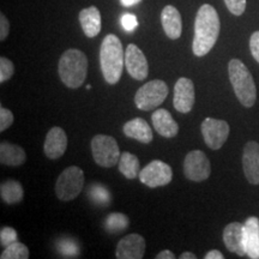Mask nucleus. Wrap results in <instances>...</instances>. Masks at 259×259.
Here are the masks:
<instances>
[{"label": "nucleus", "instance_id": "c9c22d12", "mask_svg": "<svg viewBox=\"0 0 259 259\" xmlns=\"http://www.w3.org/2000/svg\"><path fill=\"white\" fill-rule=\"evenodd\" d=\"M176 254L173 253L171 251H168V250H164V251H161L160 253L156 255V259H176Z\"/></svg>", "mask_w": 259, "mask_h": 259}, {"label": "nucleus", "instance_id": "9b49d317", "mask_svg": "<svg viewBox=\"0 0 259 259\" xmlns=\"http://www.w3.org/2000/svg\"><path fill=\"white\" fill-rule=\"evenodd\" d=\"M125 66L134 79L144 80L148 77L149 65L144 53L134 44H130L125 52Z\"/></svg>", "mask_w": 259, "mask_h": 259}, {"label": "nucleus", "instance_id": "a878e982", "mask_svg": "<svg viewBox=\"0 0 259 259\" xmlns=\"http://www.w3.org/2000/svg\"><path fill=\"white\" fill-rule=\"evenodd\" d=\"M29 255V250L28 247L24 244H21V242L16 241L14 244L6 246L4 252H3L0 258L2 259H28Z\"/></svg>", "mask_w": 259, "mask_h": 259}, {"label": "nucleus", "instance_id": "f704fd0d", "mask_svg": "<svg viewBox=\"0 0 259 259\" xmlns=\"http://www.w3.org/2000/svg\"><path fill=\"white\" fill-rule=\"evenodd\" d=\"M204 258L205 259H223L225 258V255H223L221 252L218 250H211L205 254V257Z\"/></svg>", "mask_w": 259, "mask_h": 259}, {"label": "nucleus", "instance_id": "f257e3e1", "mask_svg": "<svg viewBox=\"0 0 259 259\" xmlns=\"http://www.w3.org/2000/svg\"><path fill=\"white\" fill-rule=\"evenodd\" d=\"M220 17L215 8L204 4L197 12L194 21L192 51L196 57H204L212 50L220 35Z\"/></svg>", "mask_w": 259, "mask_h": 259}, {"label": "nucleus", "instance_id": "c85d7f7f", "mask_svg": "<svg viewBox=\"0 0 259 259\" xmlns=\"http://www.w3.org/2000/svg\"><path fill=\"white\" fill-rule=\"evenodd\" d=\"M17 241V232L11 227H3L0 231V244L4 247Z\"/></svg>", "mask_w": 259, "mask_h": 259}, {"label": "nucleus", "instance_id": "cd10ccee", "mask_svg": "<svg viewBox=\"0 0 259 259\" xmlns=\"http://www.w3.org/2000/svg\"><path fill=\"white\" fill-rule=\"evenodd\" d=\"M15 65L8 58H0V83H4L14 76Z\"/></svg>", "mask_w": 259, "mask_h": 259}, {"label": "nucleus", "instance_id": "5701e85b", "mask_svg": "<svg viewBox=\"0 0 259 259\" xmlns=\"http://www.w3.org/2000/svg\"><path fill=\"white\" fill-rule=\"evenodd\" d=\"M0 196L6 204L14 205L22 202L24 197V191L21 183L16 180H8L0 186Z\"/></svg>", "mask_w": 259, "mask_h": 259}, {"label": "nucleus", "instance_id": "e433bc0d", "mask_svg": "<svg viewBox=\"0 0 259 259\" xmlns=\"http://www.w3.org/2000/svg\"><path fill=\"white\" fill-rule=\"evenodd\" d=\"M121 4L126 6V8H130V6H135L137 5L138 3H141L142 0H120Z\"/></svg>", "mask_w": 259, "mask_h": 259}, {"label": "nucleus", "instance_id": "aec40b11", "mask_svg": "<svg viewBox=\"0 0 259 259\" xmlns=\"http://www.w3.org/2000/svg\"><path fill=\"white\" fill-rule=\"evenodd\" d=\"M122 131H124L126 137L136 139V141L144 144L151 143V141L154 139L150 126L142 118H135L126 122Z\"/></svg>", "mask_w": 259, "mask_h": 259}, {"label": "nucleus", "instance_id": "2f4dec72", "mask_svg": "<svg viewBox=\"0 0 259 259\" xmlns=\"http://www.w3.org/2000/svg\"><path fill=\"white\" fill-rule=\"evenodd\" d=\"M121 25L126 31H134L138 27V19L134 14H124L121 16Z\"/></svg>", "mask_w": 259, "mask_h": 259}, {"label": "nucleus", "instance_id": "ddd939ff", "mask_svg": "<svg viewBox=\"0 0 259 259\" xmlns=\"http://www.w3.org/2000/svg\"><path fill=\"white\" fill-rule=\"evenodd\" d=\"M147 242L139 234L126 235L116 246V258L118 259H142L144 257Z\"/></svg>", "mask_w": 259, "mask_h": 259}, {"label": "nucleus", "instance_id": "393cba45", "mask_svg": "<svg viewBox=\"0 0 259 259\" xmlns=\"http://www.w3.org/2000/svg\"><path fill=\"white\" fill-rule=\"evenodd\" d=\"M130 225V220L126 215L120 212H113L107 216L105 221L106 231L111 234L124 232Z\"/></svg>", "mask_w": 259, "mask_h": 259}, {"label": "nucleus", "instance_id": "473e14b6", "mask_svg": "<svg viewBox=\"0 0 259 259\" xmlns=\"http://www.w3.org/2000/svg\"><path fill=\"white\" fill-rule=\"evenodd\" d=\"M250 50L252 57L259 63V31H254L250 38Z\"/></svg>", "mask_w": 259, "mask_h": 259}, {"label": "nucleus", "instance_id": "412c9836", "mask_svg": "<svg viewBox=\"0 0 259 259\" xmlns=\"http://www.w3.org/2000/svg\"><path fill=\"white\" fill-rule=\"evenodd\" d=\"M244 231L246 254L251 259H259V220L254 216L246 220Z\"/></svg>", "mask_w": 259, "mask_h": 259}, {"label": "nucleus", "instance_id": "dca6fc26", "mask_svg": "<svg viewBox=\"0 0 259 259\" xmlns=\"http://www.w3.org/2000/svg\"><path fill=\"white\" fill-rule=\"evenodd\" d=\"M67 149V136L61 127L51 128L46 136L44 150L51 160H58L65 154Z\"/></svg>", "mask_w": 259, "mask_h": 259}, {"label": "nucleus", "instance_id": "f8f14e48", "mask_svg": "<svg viewBox=\"0 0 259 259\" xmlns=\"http://www.w3.org/2000/svg\"><path fill=\"white\" fill-rule=\"evenodd\" d=\"M194 100H196V93H194L193 82L190 78L181 77L174 87V108L178 112L186 114L192 111Z\"/></svg>", "mask_w": 259, "mask_h": 259}, {"label": "nucleus", "instance_id": "f3484780", "mask_svg": "<svg viewBox=\"0 0 259 259\" xmlns=\"http://www.w3.org/2000/svg\"><path fill=\"white\" fill-rule=\"evenodd\" d=\"M151 120H153L154 128L162 137L174 138L179 132V125L167 109L158 108L151 115Z\"/></svg>", "mask_w": 259, "mask_h": 259}, {"label": "nucleus", "instance_id": "0eeeda50", "mask_svg": "<svg viewBox=\"0 0 259 259\" xmlns=\"http://www.w3.org/2000/svg\"><path fill=\"white\" fill-rule=\"evenodd\" d=\"M92 153L96 163L103 168L115 166L121 156L115 139L106 135H96L92 139Z\"/></svg>", "mask_w": 259, "mask_h": 259}, {"label": "nucleus", "instance_id": "39448f33", "mask_svg": "<svg viewBox=\"0 0 259 259\" xmlns=\"http://www.w3.org/2000/svg\"><path fill=\"white\" fill-rule=\"evenodd\" d=\"M167 96V84L161 79H154L145 83L137 90L135 96V103L141 111H154L163 103Z\"/></svg>", "mask_w": 259, "mask_h": 259}, {"label": "nucleus", "instance_id": "4be33fe9", "mask_svg": "<svg viewBox=\"0 0 259 259\" xmlns=\"http://www.w3.org/2000/svg\"><path fill=\"white\" fill-rule=\"evenodd\" d=\"M27 161L24 149H22L17 144L2 142L0 144V162L4 166L19 167Z\"/></svg>", "mask_w": 259, "mask_h": 259}, {"label": "nucleus", "instance_id": "72a5a7b5", "mask_svg": "<svg viewBox=\"0 0 259 259\" xmlns=\"http://www.w3.org/2000/svg\"><path fill=\"white\" fill-rule=\"evenodd\" d=\"M10 32V22L4 14L0 15V40L5 41Z\"/></svg>", "mask_w": 259, "mask_h": 259}, {"label": "nucleus", "instance_id": "7c9ffc66", "mask_svg": "<svg viewBox=\"0 0 259 259\" xmlns=\"http://www.w3.org/2000/svg\"><path fill=\"white\" fill-rule=\"evenodd\" d=\"M229 12L235 16H241L246 10V0H225Z\"/></svg>", "mask_w": 259, "mask_h": 259}, {"label": "nucleus", "instance_id": "423d86ee", "mask_svg": "<svg viewBox=\"0 0 259 259\" xmlns=\"http://www.w3.org/2000/svg\"><path fill=\"white\" fill-rule=\"evenodd\" d=\"M84 186V173L79 167H67L56 183V193L60 200H72L79 196Z\"/></svg>", "mask_w": 259, "mask_h": 259}, {"label": "nucleus", "instance_id": "a211bd4d", "mask_svg": "<svg viewBox=\"0 0 259 259\" xmlns=\"http://www.w3.org/2000/svg\"><path fill=\"white\" fill-rule=\"evenodd\" d=\"M161 23L164 32L170 40H178L181 36L183 21H181V15L177 8L167 5L166 8L162 10Z\"/></svg>", "mask_w": 259, "mask_h": 259}, {"label": "nucleus", "instance_id": "9d476101", "mask_svg": "<svg viewBox=\"0 0 259 259\" xmlns=\"http://www.w3.org/2000/svg\"><path fill=\"white\" fill-rule=\"evenodd\" d=\"M211 173L209 158L202 150H192L186 155L184 161V174L191 181L206 180Z\"/></svg>", "mask_w": 259, "mask_h": 259}, {"label": "nucleus", "instance_id": "20e7f679", "mask_svg": "<svg viewBox=\"0 0 259 259\" xmlns=\"http://www.w3.org/2000/svg\"><path fill=\"white\" fill-rule=\"evenodd\" d=\"M228 74L233 89L242 106L250 108L257 100V89L250 70L239 59H232L228 65Z\"/></svg>", "mask_w": 259, "mask_h": 259}, {"label": "nucleus", "instance_id": "bb28decb", "mask_svg": "<svg viewBox=\"0 0 259 259\" xmlns=\"http://www.w3.org/2000/svg\"><path fill=\"white\" fill-rule=\"evenodd\" d=\"M89 196H90V198L94 200V202H96L99 204H106L109 202L108 191L105 189V186L97 185V184L90 186Z\"/></svg>", "mask_w": 259, "mask_h": 259}, {"label": "nucleus", "instance_id": "4468645a", "mask_svg": "<svg viewBox=\"0 0 259 259\" xmlns=\"http://www.w3.org/2000/svg\"><path fill=\"white\" fill-rule=\"evenodd\" d=\"M242 168L247 181L252 185H259V143L248 142L242 153Z\"/></svg>", "mask_w": 259, "mask_h": 259}, {"label": "nucleus", "instance_id": "c756f323", "mask_svg": "<svg viewBox=\"0 0 259 259\" xmlns=\"http://www.w3.org/2000/svg\"><path fill=\"white\" fill-rule=\"evenodd\" d=\"M15 116L12 112L4 107H0V132H4L14 124Z\"/></svg>", "mask_w": 259, "mask_h": 259}, {"label": "nucleus", "instance_id": "4c0bfd02", "mask_svg": "<svg viewBox=\"0 0 259 259\" xmlns=\"http://www.w3.org/2000/svg\"><path fill=\"white\" fill-rule=\"evenodd\" d=\"M197 255L193 254L192 252H184L183 254L180 255V259H196Z\"/></svg>", "mask_w": 259, "mask_h": 259}, {"label": "nucleus", "instance_id": "f03ea898", "mask_svg": "<svg viewBox=\"0 0 259 259\" xmlns=\"http://www.w3.org/2000/svg\"><path fill=\"white\" fill-rule=\"evenodd\" d=\"M100 65L108 84H116L120 80L125 65V53L120 38L114 34H108L103 38L100 48Z\"/></svg>", "mask_w": 259, "mask_h": 259}, {"label": "nucleus", "instance_id": "6e6552de", "mask_svg": "<svg viewBox=\"0 0 259 259\" xmlns=\"http://www.w3.org/2000/svg\"><path fill=\"white\" fill-rule=\"evenodd\" d=\"M173 179V171L169 164L160 160H154L139 173V180L150 189L166 186Z\"/></svg>", "mask_w": 259, "mask_h": 259}, {"label": "nucleus", "instance_id": "7ed1b4c3", "mask_svg": "<svg viewBox=\"0 0 259 259\" xmlns=\"http://www.w3.org/2000/svg\"><path fill=\"white\" fill-rule=\"evenodd\" d=\"M59 77L67 88L77 89L85 82L88 74V58L82 51L71 48L60 57L58 66Z\"/></svg>", "mask_w": 259, "mask_h": 259}, {"label": "nucleus", "instance_id": "2eb2a0df", "mask_svg": "<svg viewBox=\"0 0 259 259\" xmlns=\"http://www.w3.org/2000/svg\"><path fill=\"white\" fill-rule=\"evenodd\" d=\"M223 242L228 251L236 253L238 255L246 254L245 247V231L244 225L239 222H232L226 226L223 229Z\"/></svg>", "mask_w": 259, "mask_h": 259}, {"label": "nucleus", "instance_id": "b1692460", "mask_svg": "<svg viewBox=\"0 0 259 259\" xmlns=\"http://www.w3.org/2000/svg\"><path fill=\"white\" fill-rule=\"evenodd\" d=\"M141 168V163H139V158L136 156V155L127 153L121 154L120 160H119V171L124 176L126 179H136V178L139 177V170Z\"/></svg>", "mask_w": 259, "mask_h": 259}, {"label": "nucleus", "instance_id": "6ab92c4d", "mask_svg": "<svg viewBox=\"0 0 259 259\" xmlns=\"http://www.w3.org/2000/svg\"><path fill=\"white\" fill-rule=\"evenodd\" d=\"M79 23L84 34L88 37H95L100 34L102 28L101 12L96 6H89L79 12Z\"/></svg>", "mask_w": 259, "mask_h": 259}, {"label": "nucleus", "instance_id": "1a4fd4ad", "mask_svg": "<svg viewBox=\"0 0 259 259\" xmlns=\"http://www.w3.org/2000/svg\"><path fill=\"white\" fill-rule=\"evenodd\" d=\"M200 130L205 144L212 150H219L228 139L231 127L225 120L206 118L202 122Z\"/></svg>", "mask_w": 259, "mask_h": 259}]
</instances>
